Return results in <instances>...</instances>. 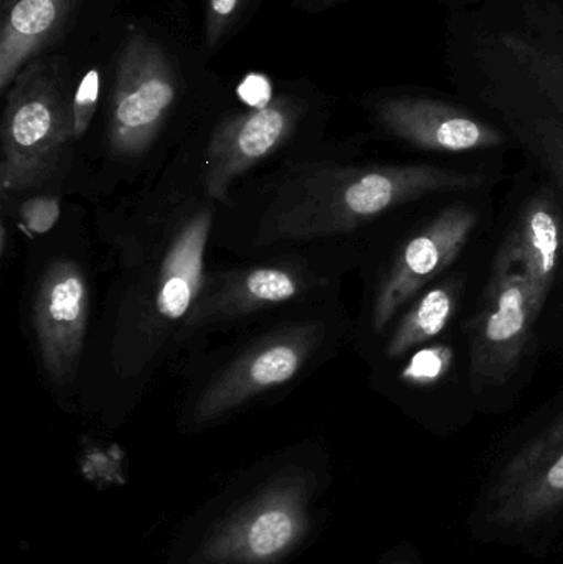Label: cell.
Listing matches in <instances>:
<instances>
[{"mask_svg": "<svg viewBox=\"0 0 563 564\" xmlns=\"http://www.w3.org/2000/svg\"><path fill=\"white\" fill-rule=\"evenodd\" d=\"M376 122L402 144L446 161H488L502 158L511 134L486 119L432 98L396 96L377 102Z\"/></svg>", "mask_w": 563, "mask_h": 564, "instance_id": "9c48e42d", "label": "cell"}, {"mask_svg": "<svg viewBox=\"0 0 563 564\" xmlns=\"http://www.w3.org/2000/svg\"><path fill=\"white\" fill-rule=\"evenodd\" d=\"M563 509V390L499 470L489 517L501 529H528Z\"/></svg>", "mask_w": 563, "mask_h": 564, "instance_id": "52a82bcc", "label": "cell"}, {"mask_svg": "<svg viewBox=\"0 0 563 564\" xmlns=\"http://www.w3.org/2000/svg\"><path fill=\"white\" fill-rule=\"evenodd\" d=\"M297 532V520L288 507H270L253 517L245 532V545L255 558L283 552Z\"/></svg>", "mask_w": 563, "mask_h": 564, "instance_id": "e0dca14e", "label": "cell"}, {"mask_svg": "<svg viewBox=\"0 0 563 564\" xmlns=\"http://www.w3.org/2000/svg\"><path fill=\"white\" fill-rule=\"evenodd\" d=\"M518 135L532 164L555 185L563 197V122L539 118L528 128H518Z\"/></svg>", "mask_w": 563, "mask_h": 564, "instance_id": "2e32d148", "label": "cell"}, {"mask_svg": "<svg viewBox=\"0 0 563 564\" xmlns=\"http://www.w3.org/2000/svg\"><path fill=\"white\" fill-rule=\"evenodd\" d=\"M469 315L382 365L389 394L416 417H459L478 411Z\"/></svg>", "mask_w": 563, "mask_h": 564, "instance_id": "8992f818", "label": "cell"}, {"mask_svg": "<svg viewBox=\"0 0 563 564\" xmlns=\"http://www.w3.org/2000/svg\"><path fill=\"white\" fill-rule=\"evenodd\" d=\"M73 132V95L59 58L30 62L12 83L2 121V195H19L48 181Z\"/></svg>", "mask_w": 563, "mask_h": 564, "instance_id": "277c9868", "label": "cell"}, {"mask_svg": "<svg viewBox=\"0 0 563 564\" xmlns=\"http://www.w3.org/2000/svg\"><path fill=\"white\" fill-rule=\"evenodd\" d=\"M177 96L174 69L164 50L141 32L129 33L112 86L108 142L112 154L148 151Z\"/></svg>", "mask_w": 563, "mask_h": 564, "instance_id": "ba28073f", "label": "cell"}, {"mask_svg": "<svg viewBox=\"0 0 563 564\" xmlns=\"http://www.w3.org/2000/svg\"><path fill=\"white\" fill-rule=\"evenodd\" d=\"M323 337V325L311 324L261 341L241 355L204 391L195 408V417L212 420L264 390L286 383L296 377Z\"/></svg>", "mask_w": 563, "mask_h": 564, "instance_id": "8fae6325", "label": "cell"}, {"mask_svg": "<svg viewBox=\"0 0 563 564\" xmlns=\"http://www.w3.org/2000/svg\"><path fill=\"white\" fill-rule=\"evenodd\" d=\"M559 351H561V354H563V345H562V347H561V350H559Z\"/></svg>", "mask_w": 563, "mask_h": 564, "instance_id": "603a6c76", "label": "cell"}, {"mask_svg": "<svg viewBox=\"0 0 563 564\" xmlns=\"http://www.w3.org/2000/svg\"><path fill=\"white\" fill-rule=\"evenodd\" d=\"M89 289L73 261H56L46 270L35 299L36 337L50 377L66 381L75 371L85 341Z\"/></svg>", "mask_w": 563, "mask_h": 564, "instance_id": "7c38bea8", "label": "cell"}, {"mask_svg": "<svg viewBox=\"0 0 563 564\" xmlns=\"http://www.w3.org/2000/svg\"><path fill=\"white\" fill-rule=\"evenodd\" d=\"M238 96L251 109L264 108L273 101V88L268 76L251 73L238 85Z\"/></svg>", "mask_w": 563, "mask_h": 564, "instance_id": "7402d4cb", "label": "cell"}, {"mask_svg": "<svg viewBox=\"0 0 563 564\" xmlns=\"http://www.w3.org/2000/svg\"><path fill=\"white\" fill-rule=\"evenodd\" d=\"M303 278L281 268L225 274L207 291L201 292L185 317L181 335L290 301L303 291Z\"/></svg>", "mask_w": 563, "mask_h": 564, "instance_id": "4fadbf2b", "label": "cell"}, {"mask_svg": "<svg viewBox=\"0 0 563 564\" xmlns=\"http://www.w3.org/2000/svg\"><path fill=\"white\" fill-rule=\"evenodd\" d=\"M496 188L446 192L405 205L369 228L372 278L366 322L379 338L400 308L495 231Z\"/></svg>", "mask_w": 563, "mask_h": 564, "instance_id": "6da1fadb", "label": "cell"}, {"mask_svg": "<svg viewBox=\"0 0 563 564\" xmlns=\"http://www.w3.org/2000/svg\"><path fill=\"white\" fill-rule=\"evenodd\" d=\"M495 240L521 263L544 317L563 285V197L531 161L512 178Z\"/></svg>", "mask_w": 563, "mask_h": 564, "instance_id": "5b68a950", "label": "cell"}, {"mask_svg": "<svg viewBox=\"0 0 563 564\" xmlns=\"http://www.w3.org/2000/svg\"><path fill=\"white\" fill-rule=\"evenodd\" d=\"M541 338L544 348L561 350L563 345V285L557 295L552 299L544 317H542Z\"/></svg>", "mask_w": 563, "mask_h": 564, "instance_id": "44dd1931", "label": "cell"}, {"mask_svg": "<svg viewBox=\"0 0 563 564\" xmlns=\"http://www.w3.org/2000/svg\"><path fill=\"white\" fill-rule=\"evenodd\" d=\"M542 311L521 263L492 231L488 276L469 315L473 393L479 413L511 410L534 377L541 357Z\"/></svg>", "mask_w": 563, "mask_h": 564, "instance_id": "3957f363", "label": "cell"}, {"mask_svg": "<svg viewBox=\"0 0 563 564\" xmlns=\"http://www.w3.org/2000/svg\"><path fill=\"white\" fill-rule=\"evenodd\" d=\"M502 158L488 161L415 159L344 165L316 175L307 197L281 215L284 237H329L369 230L413 202L446 192L498 188Z\"/></svg>", "mask_w": 563, "mask_h": 564, "instance_id": "7a4b0ae2", "label": "cell"}, {"mask_svg": "<svg viewBox=\"0 0 563 564\" xmlns=\"http://www.w3.org/2000/svg\"><path fill=\"white\" fill-rule=\"evenodd\" d=\"M99 99V72L91 68L85 73L73 95V132L82 138L95 116Z\"/></svg>", "mask_w": 563, "mask_h": 564, "instance_id": "ac0fdd59", "label": "cell"}, {"mask_svg": "<svg viewBox=\"0 0 563 564\" xmlns=\"http://www.w3.org/2000/svg\"><path fill=\"white\" fill-rule=\"evenodd\" d=\"M210 210L198 212L175 235L159 274L155 311L165 321L187 317L204 285L205 248L212 230Z\"/></svg>", "mask_w": 563, "mask_h": 564, "instance_id": "9a60e30c", "label": "cell"}, {"mask_svg": "<svg viewBox=\"0 0 563 564\" xmlns=\"http://www.w3.org/2000/svg\"><path fill=\"white\" fill-rule=\"evenodd\" d=\"M303 115V102L291 96L231 116L212 135L205 161V185L215 200L225 202L228 187L248 169L273 154L293 134Z\"/></svg>", "mask_w": 563, "mask_h": 564, "instance_id": "30bf717a", "label": "cell"}, {"mask_svg": "<svg viewBox=\"0 0 563 564\" xmlns=\"http://www.w3.org/2000/svg\"><path fill=\"white\" fill-rule=\"evenodd\" d=\"M396 564H410V563H396Z\"/></svg>", "mask_w": 563, "mask_h": 564, "instance_id": "cb8c5ba5", "label": "cell"}, {"mask_svg": "<svg viewBox=\"0 0 563 564\" xmlns=\"http://www.w3.org/2000/svg\"><path fill=\"white\" fill-rule=\"evenodd\" d=\"M78 0H2L0 89L56 42Z\"/></svg>", "mask_w": 563, "mask_h": 564, "instance_id": "5bb4252c", "label": "cell"}, {"mask_svg": "<svg viewBox=\"0 0 563 564\" xmlns=\"http://www.w3.org/2000/svg\"><path fill=\"white\" fill-rule=\"evenodd\" d=\"M58 217V200L52 197L30 198L20 208L22 225L33 235H43L52 230Z\"/></svg>", "mask_w": 563, "mask_h": 564, "instance_id": "d6986e66", "label": "cell"}, {"mask_svg": "<svg viewBox=\"0 0 563 564\" xmlns=\"http://www.w3.org/2000/svg\"><path fill=\"white\" fill-rule=\"evenodd\" d=\"M241 0H208L207 19H205V42L214 48L224 39L234 23Z\"/></svg>", "mask_w": 563, "mask_h": 564, "instance_id": "ffe728a7", "label": "cell"}]
</instances>
